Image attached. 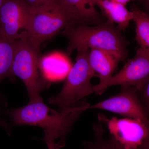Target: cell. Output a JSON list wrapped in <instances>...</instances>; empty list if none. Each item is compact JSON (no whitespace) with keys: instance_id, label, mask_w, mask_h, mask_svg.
Listing matches in <instances>:
<instances>
[{"instance_id":"cell-1","label":"cell","mask_w":149,"mask_h":149,"mask_svg":"<svg viewBox=\"0 0 149 149\" xmlns=\"http://www.w3.org/2000/svg\"><path fill=\"white\" fill-rule=\"evenodd\" d=\"M85 101L57 111L48 107L40 97L24 107L11 109L9 114L14 125H34L52 131L56 139L59 140L56 144V149H60L65 146L67 135L84 111Z\"/></svg>"},{"instance_id":"cell-2","label":"cell","mask_w":149,"mask_h":149,"mask_svg":"<svg viewBox=\"0 0 149 149\" xmlns=\"http://www.w3.org/2000/svg\"><path fill=\"white\" fill-rule=\"evenodd\" d=\"M121 31L107 20L94 27L85 24L69 26L63 30L62 34L68 40V55L75 50L97 49L111 54L120 61H124L128 54Z\"/></svg>"},{"instance_id":"cell-3","label":"cell","mask_w":149,"mask_h":149,"mask_svg":"<svg viewBox=\"0 0 149 149\" xmlns=\"http://www.w3.org/2000/svg\"><path fill=\"white\" fill-rule=\"evenodd\" d=\"M77 25L74 16L60 0H48L41 5L30 6L24 31L29 41L40 48L43 43L67 27Z\"/></svg>"},{"instance_id":"cell-4","label":"cell","mask_w":149,"mask_h":149,"mask_svg":"<svg viewBox=\"0 0 149 149\" xmlns=\"http://www.w3.org/2000/svg\"><path fill=\"white\" fill-rule=\"evenodd\" d=\"M40 49L29 41L25 31L16 40L12 73L24 83L29 101L40 98V93L47 87L45 80L40 72Z\"/></svg>"},{"instance_id":"cell-5","label":"cell","mask_w":149,"mask_h":149,"mask_svg":"<svg viewBox=\"0 0 149 149\" xmlns=\"http://www.w3.org/2000/svg\"><path fill=\"white\" fill-rule=\"evenodd\" d=\"M89 50L77 51L76 61L67 75L61 91L48 99L49 103L57 106L60 110L64 109L73 106L94 93L91 81L95 72L89 63Z\"/></svg>"},{"instance_id":"cell-6","label":"cell","mask_w":149,"mask_h":149,"mask_svg":"<svg viewBox=\"0 0 149 149\" xmlns=\"http://www.w3.org/2000/svg\"><path fill=\"white\" fill-rule=\"evenodd\" d=\"M149 78V50L140 47L133 58L126 62L118 73L102 85L93 86L94 93L101 95L109 87L116 85L134 87L141 90Z\"/></svg>"},{"instance_id":"cell-7","label":"cell","mask_w":149,"mask_h":149,"mask_svg":"<svg viewBox=\"0 0 149 149\" xmlns=\"http://www.w3.org/2000/svg\"><path fill=\"white\" fill-rule=\"evenodd\" d=\"M92 109L108 111L141 120L148 126L149 125V117L141 104L138 90L134 87L121 86L120 92L117 95L93 105L87 103L84 106L85 111Z\"/></svg>"},{"instance_id":"cell-8","label":"cell","mask_w":149,"mask_h":149,"mask_svg":"<svg viewBox=\"0 0 149 149\" xmlns=\"http://www.w3.org/2000/svg\"><path fill=\"white\" fill-rule=\"evenodd\" d=\"M99 121L107 126L111 135L125 149H140L147 139L148 127L141 120L133 118H109L99 113Z\"/></svg>"},{"instance_id":"cell-9","label":"cell","mask_w":149,"mask_h":149,"mask_svg":"<svg viewBox=\"0 0 149 149\" xmlns=\"http://www.w3.org/2000/svg\"><path fill=\"white\" fill-rule=\"evenodd\" d=\"M30 6L23 0H6L0 8V34L14 40L25 30Z\"/></svg>"},{"instance_id":"cell-10","label":"cell","mask_w":149,"mask_h":149,"mask_svg":"<svg viewBox=\"0 0 149 149\" xmlns=\"http://www.w3.org/2000/svg\"><path fill=\"white\" fill-rule=\"evenodd\" d=\"M89 63L100 79L97 85L104 84L112 76L119 61L108 52L97 49H91L88 55Z\"/></svg>"},{"instance_id":"cell-11","label":"cell","mask_w":149,"mask_h":149,"mask_svg":"<svg viewBox=\"0 0 149 149\" xmlns=\"http://www.w3.org/2000/svg\"><path fill=\"white\" fill-rule=\"evenodd\" d=\"M72 14L78 25L102 23V17L91 0H60Z\"/></svg>"},{"instance_id":"cell-12","label":"cell","mask_w":149,"mask_h":149,"mask_svg":"<svg viewBox=\"0 0 149 149\" xmlns=\"http://www.w3.org/2000/svg\"><path fill=\"white\" fill-rule=\"evenodd\" d=\"M97 6L102 13L112 23L117 24L120 30H124L133 20V13L125 6L111 0H91Z\"/></svg>"},{"instance_id":"cell-13","label":"cell","mask_w":149,"mask_h":149,"mask_svg":"<svg viewBox=\"0 0 149 149\" xmlns=\"http://www.w3.org/2000/svg\"><path fill=\"white\" fill-rule=\"evenodd\" d=\"M16 40L0 34V83L7 77H14L12 66Z\"/></svg>"},{"instance_id":"cell-14","label":"cell","mask_w":149,"mask_h":149,"mask_svg":"<svg viewBox=\"0 0 149 149\" xmlns=\"http://www.w3.org/2000/svg\"><path fill=\"white\" fill-rule=\"evenodd\" d=\"M136 25V40L140 47L149 50V13L133 4L131 10Z\"/></svg>"},{"instance_id":"cell-15","label":"cell","mask_w":149,"mask_h":149,"mask_svg":"<svg viewBox=\"0 0 149 149\" xmlns=\"http://www.w3.org/2000/svg\"><path fill=\"white\" fill-rule=\"evenodd\" d=\"M95 139L93 142H85V149H125L111 135L107 139L104 138V129L101 123L93 125Z\"/></svg>"},{"instance_id":"cell-16","label":"cell","mask_w":149,"mask_h":149,"mask_svg":"<svg viewBox=\"0 0 149 149\" xmlns=\"http://www.w3.org/2000/svg\"><path fill=\"white\" fill-rule=\"evenodd\" d=\"M138 94L141 104L149 117V78L143 87L138 91Z\"/></svg>"},{"instance_id":"cell-17","label":"cell","mask_w":149,"mask_h":149,"mask_svg":"<svg viewBox=\"0 0 149 149\" xmlns=\"http://www.w3.org/2000/svg\"><path fill=\"white\" fill-rule=\"evenodd\" d=\"M44 141L45 142L48 149H56L55 143L56 138L54 134L52 131L45 130Z\"/></svg>"},{"instance_id":"cell-18","label":"cell","mask_w":149,"mask_h":149,"mask_svg":"<svg viewBox=\"0 0 149 149\" xmlns=\"http://www.w3.org/2000/svg\"><path fill=\"white\" fill-rule=\"evenodd\" d=\"M30 6L35 7L42 4L48 0H23Z\"/></svg>"},{"instance_id":"cell-19","label":"cell","mask_w":149,"mask_h":149,"mask_svg":"<svg viewBox=\"0 0 149 149\" xmlns=\"http://www.w3.org/2000/svg\"><path fill=\"white\" fill-rule=\"evenodd\" d=\"M148 127V136L140 149H149V125Z\"/></svg>"},{"instance_id":"cell-20","label":"cell","mask_w":149,"mask_h":149,"mask_svg":"<svg viewBox=\"0 0 149 149\" xmlns=\"http://www.w3.org/2000/svg\"><path fill=\"white\" fill-rule=\"evenodd\" d=\"M141 2L146 10V12L149 13V0H141Z\"/></svg>"},{"instance_id":"cell-21","label":"cell","mask_w":149,"mask_h":149,"mask_svg":"<svg viewBox=\"0 0 149 149\" xmlns=\"http://www.w3.org/2000/svg\"><path fill=\"white\" fill-rule=\"evenodd\" d=\"M111 1H114L116 2L119 3L123 5L124 6H126L127 4L128 3L131 1H135V0H111ZM141 1V0H138Z\"/></svg>"},{"instance_id":"cell-22","label":"cell","mask_w":149,"mask_h":149,"mask_svg":"<svg viewBox=\"0 0 149 149\" xmlns=\"http://www.w3.org/2000/svg\"><path fill=\"white\" fill-rule=\"evenodd\" d=\"M6 1V0H0V8H1L3 4Z\"/></svg>"}]
</instances>
